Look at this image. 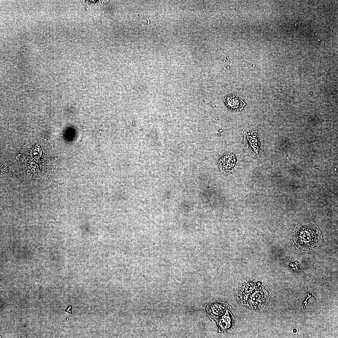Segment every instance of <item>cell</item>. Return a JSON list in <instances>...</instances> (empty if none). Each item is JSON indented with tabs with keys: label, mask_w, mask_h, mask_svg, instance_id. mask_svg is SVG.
Instances as JSON below:
<instances>
[{
	"label": "cell",
	"mask_w": 338,
	"mask_h": 338,
	"mask_svg": "<svg viewBox=\"0 0 338 338\" xmlns=\"http://www.w3.org/2000/svg\"><path fill=\"white\" fill-rule=\"evenodd\" d=\"M322 235L318 227L309 223H300L292 233V241L296 248L303 252L312 251L321 243Z\"/></svg>",
	"instance_id": "3957f363"
},
{
	"label": "cell",
	"mask_w": 338,
	"mask_h": 338,
	"mask_svg": "<svg viewBox=\"0 0 338 338\" xmlns=\"http://www.w3.org/2000/svg\"><path fill=\"white\" fill-rule=\"evenodd\" d=\"M218 163L222 172L229 173L235 169L237 160L233 154L227 153L224 155L219 159Z\"/></svg>",
	"instance_id": "8992f818"
},
{
	"label": "cell",
	"mask_w": 338,
	"mask_h": 338,
	"mask_svg": "<svg viewBox=\"0 0 338 338\" xmlns=\"http://www.w3.org/2000/svg\"><path fill=\"white\" fill-rule=\"evenodd\" d=\"M224 102L227 107L233 111H241L246 104L235 95H229L226 96Z\"/></svg>",
	"instance_id": "ba28073f"
},
{
	"label": "cell",
	"mask_w": 338,
	"mask_h": 338,
	"mask_svg": "<svg viewBox=\"0 0 338 338\" xmlns=\"http://www.w3.org/2000/svg\"><path fill=\"white\" fill-rule=\"evenodd\" d=\"M228 304L219 300H214L210 303L206 308L207 315L213 320L218 318L230 307Z\"/></svg>",
	"instance_id": "5b68a950"
},
{
	"label": "cell",
	"mask_w": 338,
	"mask_h": 338,
	"mask_svg": "<svg viewBox=\"0 0 338 338\" xmlns=\"http://www.w3.org/2000/svg\"><path fill=\"white\" fill-rule=\"evenodd\" d=\"M244 136L248 146L253 154L259 153L262 147L263 140L260 134L253 129H246Z\"/></svg>",
	"instance_id": "277c9868"
},
{
	"label": "cell",
	"mask_w": 338,
	"mask_h": 338,
	"mask_svg": "<svg viewBox=\"0 0 338 338\" xmlns=\"http://www.w3.org/2000/svg\"><path fill=\"white\" fill-rule=\"evenodd\" d=\"M215 320L217 322L219 331L221 332L228 331L233 326V316L228 310L221 316Z\"/></svg>",
	"instance_id": "52a82bcc"
},
{
	"label": "cell",
	"mask_w": 338,
	"mask_h": 338,
	"mask_svg": "<svg viewBox=\"0 0 338 338\" xmlns=\"http://www.w3.org/2000/svg\"><path fill=\"white\" fill-rule=\"evenodd\" d=\"M57 159L51 142L38 137L24 145L18 161L20 171L24 175L32 179H44L53 171Z\"/></svg>",
	"instance_id": "6da1fadb"
},
{
	"label": "cell",
	"mask_w": 338,
	"mask_h": 338,
	"mask_svg": "<svg viewBox=\"0 0 338 338\" xmlns=\"http://www.w3.org/2000/svg\"><path fill=\"white\" fill-rule=\"evenodd\" d=\"M236 295L238 301L244 307L256 310L265 306L271 293L264 284L253 280H248L237 287Z\"/></svg>",
	"instance_id": "7a4b0ae2"
}]
</instances>
